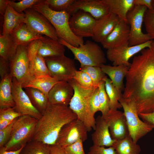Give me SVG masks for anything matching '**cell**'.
<instances>
[{"mask_svg":"<svg viewBox=\"0 0 154 154\" xmlns=\"http://www.w3.org/2000/svg\"><path fill=\"white\" fill-rule=\"evenodd\" d=\"M24 13V23L32 31L36 34L59 40L60 38L55 28L43 15L32 8L26 10Z\"/></svg>","mask_w":154,"mask_h":154,"instance_id":"11","label":"cell"},{"mask_svg":"<svg viewBox=\"0 0 154 154\" xmlns=\"http://www.w3.org/2000/svg\"><path fill=\"white\" fill-rule=\"evenodd\" d=\"M77 119L69 106L48 103L36 127L32 140L50 145L55 144L62 129Z\"/></svg>","mask_w":154,"mask_h":154,"instance_id":"2","label":"cell"},{"mask_svg":"<svg viewBox=\"0 0 154 154\" xmlns=\"http://www.w3.org/2000/svg\"><path fill=\"white\" fill-rule=\"evenodd\" d=\"M10 74L9 61L0 58V75L1 79Z\"/></svg>","mask_w":154,"mask_h":154,"instance_id":"47","label":"cell"},{"mask_svg":"<svg viewBox=\"0 0 154 154\" xmlns=\"http://www.w3.org/2000/svg\"><path fill=\"white\" fill-rule=\"evenodd\" d=\"M73 79L83 87L88 88L96 87L91 77L84 72L77 70Z\"/></svg>","mask_w":154,"mask_h":154,"instance_id":"40","label":"cell"},{"mask_svg":"<svg viewBox=\"0 0 154 154\" xmlns=\"http://www.w3.org/2000/svg\"><path fill=\"white\" fill-rule=\"evenodd\" d=\"M88 154H117L113 147L106 148L104 147L93 145L89 149Z\"/></svg>","mask_w":154,"mask_h":154,"instance_id":"45","label":"cell"},{"mask_svg":"<svg viewBox=\"0 0 154 154\" xmlns=\"http://www.w3.org/2000/svg\"><path fill=\"white\" fill-rule=\"evenodd\" d=\"M143 22L147 33L154 40V9H147L144 15Z\"/></svg>","mask_w":154,"mask_h":154,"instance_id":"37","label":"cell"},{"mask_svg":"<svg viewBox=\"0 0 154 154\" xmlns=\"http://www.w3.org/2000/svg\"><path fill=\"white\" fill-rule=\"evenodd\" d=\"M153 41H154V40H153Z\"/></svg>","mask_w":154,"mask_h":154,"instance_id":"55","label":"cell"},{"mask_svg":"<svg viewBox=\"0 0 154 154\" xmlns=\"http://www.w3.org/2000/svg\"><path fill=\"white\" fill-rule=\"evenodd\" d=\"M122 98L133 101L138 114L154 111V42L135 56L125 76Z\"/></svg>","mask_w":154,"mask_h":154,"instance_id":"1","label":"cell"},{"mask_svg":"<svg viewBox=\"0 0 154 154\" xmlns=\"http://www.w3.org/2000/svg\"><path fill=\"white\" fill-rule=\"evenodd\" d=\"M50 154H65V153L62 146L55 144L50 145Z\"/></svg>","mask_w":154,"mask_h":154,"instance_id":"50","label":"cell"},{"mask_svg":"<svg viewBox=\"0 0 154 154\" xmlns=\"http://www.w3.org/2000/svg\"><path fill=\"white\" fill-rule=\"evenodd\" d=\"M153 0H134V5L146 7L149 9H154L152 6Z\"/></svg>","mask_w":154,"mask_h":154,"instance_id":"49","label":"cell"},{"mask_svg":"<svg viewBox=\"0 0 154 154\" xmlns=\"http://www.w3.org/2000/svg\"><path fill=\"white\" fill-rule=\"evenodd\" d=\"M38 121L37 119L28 115H22L17 118L13 123L10 139L4 146L5 149L17 150L31 141Z\"/></svg>","mask_w":154,"mask_h":154,"instance_id":"5","label":"cell"},{"mask_svg":"<svg viewBox=\"0 0 154 154\" xmlns=\"http://www.w3.org/2000/svg\"><path fill=\"white\" fill-rule=\"evenodd\" d=\"M13 78L11 74L1 78L0 108L14 107L15 106V103L12 94Z\"/></svg>","mask_w":154,"mask_h":154,"instance_id":"26","label":"cell"},{"mask_svg":"<svg viewBox=\"0 0 154 154\" xmlns=\"http://www.w3.org/2000/svg\"><path fill=\"white\" fill-rule=\"evenodd\" d=\"M98 88V98L100 105V111L102 113V116H103L110 110V101L106 91L104 81L100 84Z\"/></svg>","mask_w":154,"mask_h":154,"instance_id":"36","label":"cell"},{"mask_svg":"<svg viewBox=\"0 0 154 154\" xmlns=\"http://www.w3.org/2000/svg\"><path fill=\"white\" fill-rule=\"evenodd\" d=\"M21 116L14 107L0 108V119L13 121Z\"/></svg>","mask_w":154,"mask_h":154,"instance_id":"42","label":"cell"},{"mask_svg":"<svg viewBox=\"0 0 154 154\" xmlns=\"http://www.w3.org/2000/svg\"><path fill=\"white\" fill-rule=\"evenodd\" d=\"M102 116L108 125L110 133L113 139L115 141L120 140L129 135L123 112L117 110H110L104 116Z\"/></svg>","mask_w":154,"mask_h":154,"instance_id":"16","label":"cell"},{"mask_svg":"<svg viewBox=\"0 0 154 154\" xmlns=\"http://www.w3.org/2000/svg\"><path fill=\"white\" fill-rule=\"evenodd\" d=\"M147 9L145 6L134 5L127 14L126 21L130 30L129 46L140 45L152 40L147 34L143 33L142 30L144 15Z\"/></svg>","mask_w":154,"mask_h":154,"instance_id":"8","label":"cell"},{"mask_svg":"<svg viewBox=\"0 0 154 154\" xmlns=\"http://www.w3.org/2000/svg\"><path fill=\"white\" fill-rule=\"evenodd\" d=\"M118 17L110 12L97 20L92 38L100 43L112 32L120 21Z\"/></svg>","mask_w":154,"mask_h":154,"instance_id":"20","label":"cell"},{"mask_svg":"<svg viewBox=\"0 0 154 154\" xmlns=\"http://www.w3.org/2000/svg\"><path fill=\"white\" fill-rule=\"evenodd\" d=\"M106 91L110 101V110H117L122 107L119 100L122 97L114 86L110 79L106 77L104 79Z\"/></svg>","mask_w":154,"mask_h":154,"instance_id":"32","label":"cell"},{"mask_svg":"<svg viewBox=\"0 0 154 154\" xmlns=\"http://www.w3.org/2000/svg\"><path fill=\"white\" fill-rule=\"evenodd\" d=\"M3 17L2 35L11 34L16 27L24 23L25 15L24 13H20L16 12L9 3Z\"/></svg>","mask_w":154,"mask_h":154,"instance_id":"25","label":"cell"},{"mask_svg":"<svg viewBox=\"0 0 154 154\" xmlns=\"http://www.w3.org/2000/svg\"><path fill=\"white\" fill-rule=\"evenodd\" d=\"M88 130L84 123L77 119L66 124L62 129L56 144L62 147L79 140L83 142L87 139Z\"/></svg>","mask_w":154,"mask_h":154,"instance_id":"13","label":"cell"},{"mask_svg":"<svg viewBox=\"0 0 154 154\" xmlns=\"http://www.w3.org/2000/svg\"><path fill=\"white\" fill-rule=\"evenodd\" d=\"M96 21L89 13L80 10L71 16L69 24L73 33L83 38L92 37Z\"/></svg>","mask_w":154,"mask_h":154,"instance_id":"15","label":"cell"},{"mask_svg":"<svg viewBox=\"0 0 154 154\" xmlns=\"http://www.w3.org/2000/svg\"><path fill=\"white\" fill-rule=\"evenodd\" d=\"M23 88L22 84L13 78L12 94L15 103L14 109L22 115H28L39 119L42 114L33 105Z\"/></svg>","mask_w":154,"mask_h":154,"instance_id":"14","label":"cell"},{"mask_svg":"<svg viewBox=\"0 0 154 154\" xmlns=\"http://www.w3.org/2000/svg\"><path fill=\"white\" fill-rule=\"evenodd\" d=\"M41 45L38 54L44 58L64 55L65 46L59 40L46 36L41 40Z\"/></svg>","mask_w":154,"mask_h":154,"instance_id":"24","label":"cell"},{"mask_svg":"<svg viewBox=\"0 0 154 154\" xmlns=\"http://www.w3.org/2000/svg\"><path fill=\"white\" fill-rule=\"evenodd\" d=\"M29 69L31 74L33 76L45 75L50 76L45 58L38 54L33 61L30 62Z\"/></svg>","mask_w":154,"mask_h":154,"instance_id":"34","label":"cell"},{"mask_svg":"<svg viewBox=\"0 0 154 154\" xmlns=\"http://www.w3.org/2000/svg\"><path fill=\"white\" fill-rule=\"evenodd\" d=\"M41 40H34L27 45L28 54L30 62L33 61L38 54L41 45Z\"/></svg>","mask_w":154,"mask_h":154,"instance_id":"43","label":"cell"},{"mask_svg":"<svg viewBox=\"0 0 154 154\" xmlns=\"http://www.w3.org/2000/svg\"><path fill=\"white\" fill-rule=\"evenodd\" d=\"M74 94V89L68 82L60 81L52 88L48 95L51 104L68 106Z\"/></svg>","mask_w":154,"mask_h":154,"instance_id":"19","label":"cell"},{"mask_svg":"<svg viewBox=\"0 0 154 154\" xmlns=\"http://www.w3.org/2000/svg\"><path fill=\"white\" fill-rule=\"evenodd\" d=\"M96 121V128L91 135L93 145L109 147H112L116 141L111 137L107 122L100 116L97 117Z\"/></svg>","mask_w":154,"mask_h":154,"instance_id":"21","label":"cell"},{"mask_svg":"<svg viewBox=\"0 0 154 154\" xmlns=\"http://www.w3.org/2000/svg\"><path fill=\"white\" fill-rule=\"evenodd\" d=\"M119 101L123 110L129 135L134 142L137 143L140 139L154 128V125L140 119L135 104L133 101L125 100L122 97Z\"/></svg>","mask_w":154,"mask_h":154,"instance_id":"7","label":"cell"},{"mask_svg":"<svg viewBox=\"0 0 154 154\" xmlns=\"http://www.w3.org/2000/svg\"><path fill=\"white\" fill-rule=\"evenodd\" d=\"M83 141L79 140L76 142L64 147L65 154H85Z\"/></svg>","mask_w":154,"mask_h":154,"instance_id":"41","label":"cell"},{"mask_svg":"<svg viewBox=\"0 0 154 154\" xmlns=\"http://www.w3.org/2000/svg\"><path fill=\"white\" fill-rule=\"evenodd\" d=\"M32 8L44 16L55 28L60 39H63L74 47L84 43L83 38L75 36L69 24L71 16L68 12L54 11L51 9L45 0H40Z\"/></svg>","mask_w":154,"mask_h":154,"instance_id":"3","label":"cell"},{"mask_svg":"<svg viewBox=\"0 0 154 154\" xmlns=\"http://www.w3.org/2000/svg\"><path fill=\"white\" fill-rule=\"evenodd\" d=\"M99 88H97L92 96L90 101L91 112L94 116L95 113L100 110V105L98 98Z\"/></svg>","mask_w":154,"mask_h":154,"instance_id":"46","label":"cell"},{"mask_svg":"<svg viewBox=\"0 0 154 154\" xmlns=\"http://www.w3.org/2000/svg\"><path fill=\"white\" fill-rule=\"evenodd\" d=\"M153 40L132 46H129L128 42L118 47L108 49L107 58L112 63L113 66L124 65L129 67L131 64L129 62V59L143 49L150 47Z\"/></svg>","mask_w":154,"mask_h":154,"instance_id":"12","label":"cell"},{"mask_svg":"<svg viewBox=\"0 0 154 154\" xmlns=\"http://www.w3.org/2000/svg\"><path fill=\"white\" fill-rule=\"evenodd\" d=\"M68 82L74 89V94L69 104V107L76 115L77 119L82 121L88 132L96 128V119L91 110L90 101L97 87H83L74 79Z\"/></svg>","mask_w":154,"mask_h":154,"instance_id":"4","label":"cell"},{"mask_svg":"<svg viewBox=\"0 0 154 154\" xmlns=\"http://www.w3.org/2000/svg\"><path fill=\"white\" fill-rule=\"evenodd\" d=\"M139 116L143 121L154 125V111L148 113H141Z\"/></svg>","mask_w":154,"mask_h":154,"instance_id":"48","label":"cell"},{"mask_svg":"<svg viewBox=\"0 0 154 154\" xmlns=\"http://www.w3.org/2000/svg\"><path fill=\"white\" fill-rule=\"evenodd\" d=\"M13 120L10 121L5 119H0V130L3 129L7 127L10 125Z\"/></svg>","mask_w":154,"mask_h":154,"instance_id":"53","label":"cell"},{"mask_svg":"<svg viewBox=\"0 0 154 154\" xmlns=\"http://www.w3.org/2000/svg\"><path fill=\"white\" fill-rule=\"evenodd\" d=\"M112 147L117 154H139L141 151L140 146L129 135L123 139L116 141Z\"/></svg>","mask_w":154,"mask_h":154,"instance_id":"31","label":"cell"},{"mask_svg":"<svg viewBox=\"0 0 154 154\" xmlns=\"http://www.w3.org/2000/svg\"><path fill=\"white\" fill-rule=\"evenodd\" d=\"M60 81L57 78L50 75L34 76L23 88L31 87L37 89L43 92L48 97L50 90Z\"/></svg>","mask_w":154,"mask_h":154,"instance_id":"27","label":"cell"},{"mask_svg":"<svg viewBox=\"0 0 154 154\" xmlns=\"http://www.w3.org/2000/svg\"><path fill=\"white\" fill-rule=\"evenodd\" d=\"M18 46H27L33 41L42 40L44 36L35 33L30 30L24 23L16 27L11 34Z\"/></svg>","mask_w":154,"mask_h":154,"instance_id":"23","label":"cell"},{"mask_svg":"<svg viewBox=\"0 0 154 154\" xmlns=\"http://www.w3.org/2000/svg\"><path fill=\"white\" fill-rule=\"evenodd\" d=\"M16 119L7 127L0 130V148L4 146L9 140L11 134L13 126Z\"/></svg>","mask_w":154,"mask_h":154,"instance_id":"44","label":"cell"},{"mask_svg":"<svg viewBox=\"0 0 154 154\" xmlns=\"http://www.w3.org/2000/svg\"><path fill=\"white\" fill-rule=\"evenodd\" d=\"M30 62L27 46H18L14 55L9 61L10 72L13 78L22 84L23 88L33 77L30 71Z\"/></svg>","mask_w":154,"mask_h":154,"instance_id":"9","label":"cell"},{"mask_svg":"<svg viewBox=\"0 0 154 154\" xmlns=\"http://www.w3.org/2000/svg\"><path fill=\"white\" fill-rule=\"evenodd\" d=\"M18 46L11 34L0 35V58L9 61L14 55Z\"/></svg>","mask_w":154,"mask_h":154,"instance_id":"29","label":"cell"},{"mask_svg":"<svg viewBox=\"0 0 154 154\" xmlns=\"http://www.w3.org/2000/svg\"><path fill=\"white\" fill-rule=\"evenodd\" d=\"M152 6H153V7L154 9V0H152Z\"/></svg>","mask_w":154,"mask_h":154,"instance_id":"54","label":"cell"},{"mask_svg":"<svg viewBox=\"0 0 154 154\" xmlns=\"http://www.w3.org/2000/svg\"><path fill=\"white\" fill-rule=\"evenodd\" d=\"M80 10L89 13L96 20L110 12L109 6L104 0H75L68 12L71 16Z\"/></svg>","mask_w":154,"mask_h":154,"instance_id":"17","label":"cell"},{"mask_svg":"<svg viewBox=\"0 0 154 154\" xmlns=\"http://www.w3.org/2000/svg\"><path fill=\"white\" fill-rule=\"evenodd\" d=\"M80 70L88 74L92 79L94 86L98 87L100 84L107 77L101 67L93 66H80Z\"/></svg>","mask_w":154,"mask_h":154,"instance_id":"35","label":"cell"},{"mask_svg":"<svg viewBox=\"0 0 154 154\" xmlns=\"http://www.w3.org/2000/svg\"><path fill=\"white\" fill-rule=\"evenodd\" d=\"M100 67L103 72L110 77L119 93L122 95V92L124 89L123 80L129 67L124 65L112 66L104 64Z\"/></svg>","mask_w":154,"mask_h":154,"instance_id":"22","label":"cell"},{"mask_svg":"<svg viewBox=\"0 0 154 154\" xmlns=\"http://www.w3.org/2000/svg\"><path fill=\"white\" fill-rule=\"evenodd\" d=\"M50 76L60 81L72 79L76 70L74 60L65 55L44 58Z\"/></svg>","mask_w":154,"mask_h":154,"instance_id":"10","label":"cell"},{"mask_svg":"<svg viewBox=\"0 0 154 154\" xmlns=\"http://www.w3.org/2000/svg\"><path fill=\"white\" fill-rule=\"evenodd\" d=\"M134 0H104L108 5L110 12L117 16L120 20L126 21L128 13L134 6Z\"/></svg>","mask_w":154,"mask_h":154,"instance_id":"28","label":"cell"},{"mask_svg":"<svg viewBox=\"0 0 154 154\" xmlns=\"http://www.w3.org/2000/svg\"><path fill=\"white\" fill-rule=\"evenodd\" d=\"M9 0H0V13L1 15H4Z\"/></svg>","mask_w":154,"mask_h":154,"instance_id":"51","label":"cell"},{"mask_svg":"<svg viewBox=\"0 0 154 154\" xmlns=\"http://www.w3.org/2000/svg\"><path fill=\"white\" fill-rule=\"evenodd\" d=\"M25 89L33 105L42 114L46 109L49 102L48 96L37 89L31 87Z\"/></svg>","mask_w":154,"mask_h":154,"instance_id":"30","label":"cell"},{"mask_svg":"<svg viewBox=\"0 0 154 154\" xmlns=\"http://www.w3.org/2000/svg\"><path fill=\"white\" fill-rule=\"evenodd\" d=\"M75 0H46L49 7L57 12L68 11L69 8Z\"/></svg>","mask_w":154,"mask_h":154,"instance_id":"38","label":"cell"},{"mask_svg":"<svg viewBox=\"0 0 154 154\" xmlns=\"http://www.w3.org/2000/svg\"><path fill=\"white\" fill-rule=\"evenodd\" d=\"M20 154H50V145L32 140L24 146Z\"/></svg>","mask_w":154,"mask_h":154,"instance_id":"33","label":"cell"},{"mask_svg":"<svg viewBox=\"0 0 154 154\" xmlns=\"http://www.w3.org/2000/svg\"><path fill=\"white\" fill-rule=\"evenodd\" d=\"M39 0H23L18 2L9 0V3L13 8L17 12L24 13L26 10L32 8Z\"/></svg>","mask_w":154,"mask_h":154,"instance_id":"39","label":"cell"},{"mask_svg":"<svg viewBox=\"0 0 154 154\" xmlns=\"http://www.w3.org/2000/svg\"><path fill=\"white\" fill-rule=\"evenodd\" d=\"M130 27L127 23L120 20L113 30L101 43L107 49L114 48L129 42Z\"/></svg>","mask_w":154,"mask_h":154,"instance_id":"18","label":"cell"},{"mask_svg":"<svg viewBox=\"0 0 154 154\" xmlns=\"http://www.w3.org/2000/svg\"><path fill=\"white\" fill-rule=\"evenodd\" d=\"M59 41L71 51L74 59L79 62L80 66L100 67L106 62L105 54L101 47L91 41L87 40L78 47L73 46L61 39Z\"/></svg>","mask_w":154,"mask_h":154,"instance_id":"6","label":"cell"},{"mask_svg":"<svg viewBox=\"0 0 154 154\" xmlns=\"http://www.w3.org/2000/svg\"><path fill=\"white\" fill-rule=\"evenodd\" d=\"M23 147L24 146L16 150L7 151L5 149L4 146L0 148V154H20Z\"/></svg>","mask_w":154,"mask_h":154,"instance_id":"52","label":"cell"}]
</instances>
